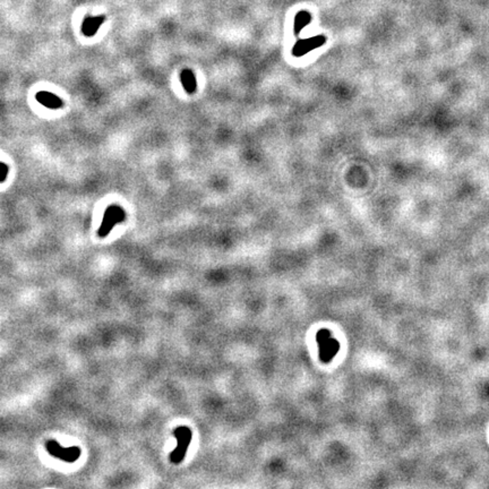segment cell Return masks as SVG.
<instances>
[{
  "label": "cell",
  "instance_id": "1",
  "mask_svg": "<svg viewBox=\"0 0 489 489\" xmlns=\"http://www.w3.org/2000/svg\"><path fill=\"white\" fill-rule=\"evenodd\" d=\"M126 220V213L121 206L110 205L105 210L101 227L98 229V235L105 237L110 232L116 224L122 223Z\"/></svg>",
  "mask_w": 489,
  "mask_h": 489
},
{
  "label": "cell",
  "instance_id": "7",
  "mask_svg": "<svg viewBox=\"0 0 489 489\" xmlns=\"http://www.w3.org/2000/svg\"><path fill=\"white\" fill-rule=\"evenodd\" d=\"M180 82L182 84V87L188 94L195 93V91L197 89V83H196V77L193 73V70L191 69H182L180 72Z\"/></svg>",
  "mask_w": 489,
  "mask_h": 489
},
{
  "label": "cell",
  "instance_id": "6",
  "mask_svg": "<svg viewBox=\"0 0 489 489\" xmlns=\"http://www.w3.org/2000/svg\"><path fill=\"white\" fill-rule=\"evenodd\" d=\"M105 16H87L82 24V32L87 38L94 37L102 24L104 23Z\"/></svg>",
  "mask_w": 489,
  "mask_h": 489
},
{
  "label": "cell",
  "instance_id": "4",
  "mask_svg": "<svg viewBox=\"0 0 489 489\" xmlns=\"http://www.w3.org/2000/svg\"><path fill=\"white\" fill-rule=\"evenodd\" d=\"M316 339H317V341L319 342L321 359L324 362L329 361L334 354H336V351L339 349V344H337L336 341L331 339L330 332L327 330L319 331Z\"/></svg>",
  "mask_w": 489,
  "mask_h": 489
},
{
  "label": "cell",
  "instance_id": "8",
  "mask_svg": "<svg viewBox=\"0 0 489 489\" xmlns=\"http://www.w3.org/2000/svg\"><path fill=\"white\" fill-rule=\"evenodd\" d=\"M311 22H312V15H311V13L307 12V10H301V12L297 13V15H295V17H294V23H293L294 34L295 35L300 34L302 29L307 26Z\"/></svg>",
  "mask_w": 489,
  "mask_h": 489
},
{
  "label": "cell",
  "instance_id": "9",
  "mask_svg": "<svg viewBox=\"0 0 489 489\" xmlns=\"http://www.w3.org/2000/svg\"><path fill=\"white\" fill-rule=\"evenodd\" d=\"M8 171H9L8 165L3 162H0V184L6 180L7 176H8Z\"/></svg>",
  "mask_w": 489,
  "mask_h": 489
},
{
  "label": "cell",
  "instance_id": "3",
  "mask_svg": "<svg viewBox=\"0 0 489 489\" xmlns=\"http://www.w3.org/2000/svg\"><path fill=\"white\" fill-rule=\"evenodd\" d=\"M326 37L323 34L315 35V37L308 38V39H302V40H299L295 42V44L293 48V57H304L305 55H307L308 52H311L315 49L321 48L323 44L326 42Z\"/></svg>",
  "mask_w": 489,
  "mask_h": 489
},
{
  "label": "cell",
  "instance_id": "5",
  "mask_svg": "<svg viewBox=\"0 0 489 489\" xmlns=\"http://www.w3.org/2000/svg\"><path fill=\"white\" fill-rule=\"evenodd\" d=\"M35 98H37V101L39 103L49 109H52V110H58V109H60L64 105V102H62L60 98L54 93L47 92V91H41V92L37 93V97Z\"/></svg>",
  "mask_w": 489,
  "mask_h": 489
},
{
  "label": "cell",
  "instance_id": "2",
  "mask_svg": "<svg viewBox=\"0 0 489 489\" xmlns=\"http://www.w3.org/2000/svg\"><path fill=\"white\" fill-rule=\"evenodd\" d=\"M174 434L178 441V446L174 452H171L170 461L175 464H179L184 460L186 451H187L188 446L191 444L193 434L191 429L188 427H185V426H180V427L176 428L174 430Z\"/></svg>",
  "mask_w": 489,
  "mask_h": 489
}]
</instances>
